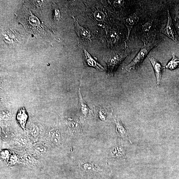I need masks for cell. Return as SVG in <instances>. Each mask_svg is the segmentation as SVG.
<instances>
[{
    "label": "cell",
    "instance_id": "cell-1",
    "mask_svg": "<svg viewBox=\"0 0 179 179\" xmlns=\"http://www.w3.org/2000/svg\"><path fill=\"white\" fill-rule=\"evenodd\" d=\"M128 49L124 51L111 52L105 56L103 60L107 64L108 67L107 77H112L119 65L130 54Z\"/></svg>",
    "mask_w": 179,
    "mask_h": 179
},
{
    "label": "cell",
    "instance_id": "cell-2",
    "mask_svg": "<svg viewBox=\"0 0 179 179\" xmlns=\"http://www.w3.org/2000/svg\"><path fill=\"white\" fill-rule=\"evenodd\" d=\"M156 45V43L155 41L150 42L147 44L145 43L133 60L128 65L124 67V69L130 72L137 69L141 64L145 58L148 56L150 51Z\"/></svg>",
    "mask_w": 179,
    "mask_h": 179
},
{
    "label": "cell",
    "instance_id": "cell-3",
    "mask_svg": "<svg viewBox=\"0 0 179 179\" xmlns=\"http://www.w3.org/2000/svg\"><path fill=\"white\" fill-rule=\"evenodd\" d=\"M24 12L22 14L24 16L23 19V23L25 27L27 28L28 30L32 32L34 35L41 36L42 32L43 34L44 31L43 27L41 26L39 20L36 17L32 15L30 11L25 9L23 11Z\"/></svg>",
    "mask_w": 179,
    "mask_h": 179
},
{
    "label": "cell",
    "instance_id": "cell-4",
    "mask_svg": "<svg viewBox=\"0 0 179 179\" xmlns=\"http://www.w3.org/2000/svg\"><path fill=\"white\" fill-rule=\"evenodd\" d=\"M168 17L166 26L165 28L162 30L161 32L174 42L177 43L179 41V38L173 25L170 12L168 10Z\"/></svg>",
    "mask_w": 179,
    "mask_h": 179
},
{
    "label": "cell",
    "instance_id": "cell-5",
    "mask_svg": "<svg viewBox=\"0 0 179 179\" xmlns=\"http://www.w3.org/2000/svg\"><path fill=\"white\" fill-rule=\"evenodd\" d=\"M82 79H81L80 87L78 92L79 98V110L81 117L83 119H87L92 116L93 114L92 111L86 104L85 101L82 97L81 93V87L82 86Z\"/></svg>",
    "mask_w": 179,
    "mask_h": 179
},
{
    "label": "cell",
    "instance_id": "cell-6",
    "mask_svg": "<svg viewBox=\"0 0 179 179\" xmlns=\"http://www.w3.org/2000/svg\"><path fill=\"white\" fill-rule=\"evenodd\" d=\"M147 57L153 67L157 80V85L160 84L163 73V67L161 62L159 61L152 56L149 55Z\"/></svg>",
    "mask_w": 179,
    "mask_h": 179
},
{
    "label": "cell",
    "instance_id": "cell-7",
    "mask_svg": "<svg viewBox=\"0 0 179 179\" xmlns=\"http://www.w3.org/2000/svg\"><path fill=\"white\" fill-rule=\"evenodd\" d=\"M74 31L79 38L85 41H90L91 35L90 31L88 29L80 26L78 24V19L74 18Z\"/></svg>",
    "mask_w": 179,
    "mask_h": 179
},
{
    "label": "cell",
    "instance_id": "cell-8",
    "mask_svg": "<svg viewBox=\"0 0 179 179\" xmlns=\"http://www.w3.org/2000/svg\"><path fill=\"white\" fill-rule=\"evenodd\" d=\"M84 53L85 64L86 66L94 67L100 71H104V68L92 57L85 49L84 50Z\"/></svg>",
    "mask_w": 179,
    "mask_h": 179
},
{
    "label": "cell",
    "instance_id": "cell-9",
    "mask_svg": "<svg viewBox=\"0 0 179 179\" xmlns=\"http://www.w3.org/2000/svg\"><path fill=\"white\" fill-rule=\"evenodd\" d=\"M96 111L100 119L105 120L107 117V115L112 114L113 110L111 106L109 105H101L96 108Z\"/></svg>",
    "mask_w": 179,
    "mask_h": 179
},
{
    "label": "cell",
    "instance_id": "cell-10",
    "mask_svg": "<svg viewBox=\"0 0 179 179\" xmlns=\"http://www.w3.org/2000/svg\"><path fill=\"white\" fill-rule=\"evenodd\" d=\"M139 20V17L137 14L134 13L129 16L124 20L125 25L127 27L128 29V35L127 37V42L129 39L131 31L133 26Z\"/></svg>",
    "mask_w": 179,
    "mask_h": 179
},
{
    "label": "cell",
    "instance_id": "cell-11",
    "mask_svg": "<svg viewBox=\"0 0 179 179\" xmlns=\"http://www.w3.org/2000/svg\"><path fill=\"white\" fill-rule=\"evenodd\" d=\"M114 121L115 124L116 130L117 133L120 136L126 138L129 140L128 138L129 134L128 130L124 127L121 122L116 117L114 118Z\"/></svg>",
    "mask_w": 179,
    "mask_h": 179
},
{
    "label": "cell",
    "instance_id": "cell-12",
    "mask_svg": "<svg viewBox=\"0 0 179 179\" xmlns=\"http://www.w3.org/2000/svg\"><path fill=\"white\" fill-rule=\"evenodd\" d=\"M80 168L84 172L88 174H93L98 171V168L92 163L87 162H81L80 163Z\"/></svg>",
    "mask_w": 179,
    "mask_h": 179
},
{
    "label": "cell",
    "instance_id": "cell-13",
    "mask_svg": "<svg viewBox=\"0 0 179 179\" xmlns=\"http://www.w3.org/2000/svg\"><path fill=\"white\" fill-rule=\"evenodd\" d=\"M27 118L28 115L25 109H21L19 110L17 115V119L19 124L24 129L25 128Z\"/></svg>",
    "mask_w": 179,
    "mask_h": 179
},
{
    "label": "cell",
    "instance_id": "cell-14",
    "mask_svg": "<svg viewBox=\"0 0 179 179\" xmlns=\"http://www.w3.org/2000/svg\"><path fill=\"white\" fill-rule=\"evenodd\" d=\"M111 156L113 158L118 159H124L125 151L123 148L120 146H116L112 150Z\"/></svg>",
    "mask_w": 179,
    "mask_h": 179
},
{
    "label": "cell",
    "instance_id": "cell-15",
    "mask_svg": "<svg viewBox=\"0 0 179 179\" xmlns=\"http://www.w3.org/2000/svg\"><path fill=\"white\" fill-rule=\"evenodd\" d=\"M172 59L166 66V69L170 70L176 69L179 66V59L176 57L174 52L172 53Z\"/></svg>",
    "mask_w": 179,
    "mask_h": 179
},
{
    "label": "cell",
    "instance_id": "cell-16",
    "mask_svg": "<svg viewBox=\"0 0 179 179\" xmlns=\"http://www.w3.org/2000/svg\"><path fill=\"white\" fill-rule=\"evenodd\" d=\"M33 148L35 152L40 154H45L47 151V149L44 145L41 143H38L34 145Z\"/></svg>",
    "mask_w": 179,
    "mask_h": 179
},
{
    "label": "cell",
    "instance_id": "cell-17",
    "mask_svg": "<svg viewBox=\"0 0 179 179\" xmlns=\"http://www.w3.org/2000/svg\"><path fill=\"white\" fill-rule=\"evenodd\" d=\"M27 143V140L26 137L23 136L18 137L16 140L15 144L17 146L20 147H25Z\"/></svg>",
    "mask_w": 179,
    "mask_h": 179
},
{
    "label": "cell",
    "instance_id": "cell-18",
    "mask_svg": "<svg viewBox=\"0 0 179 179\" xmlns=\"http://www.w3.org/2000/svg\"><path fill=\"white\" fill-rule=\"evenodd\" d=\"M69 125L70 129L74 131H78L80 128L79 124L73 121H70L69 123Z\"/></svg>",
    "mask_w": 179,
    "mask_h": 179
},
{
    "label": "cell",
    "instance_id": "cell-19",
    "mask_svg": "<svg viewBox=\"0 0 179 179\" xmlns=\"http://www.w3.org/2000/svg\"><path fill=\"white\" fill-rule=\"evenodd\" d=\"M94 16L96 20L99 21H102L105 19V16L102 12L97 11L94 13Z\"/></svg>",
    "mask_w": 179,
    "mask_h": 179
},
{
    "label": "cell",
    "instance_id": "cell-20",
    "mask_svg": "<svg viewBox=\"0 0 179 179\" xmlns=\"http://www.w3.org/2000/svg\"><path fill=\"white\" fill-rule=\"evenodd\" d=\"M23 159L25 162L29 164H33L34 163L33 158L28 154H26L24 155Z\"/></svg>",
    "mask_w": 179,
    "mask_h": 179
},
{
    "label": "cell",
    "instance_id": "cell-21",
    "mask_svg": "<svg viewBox=\"0 0 179 179\" xmlns=\"http://www.w3.org/2000/svg\"><path fill=\"white\" fill-rule=\"evenodd\" d=\"M30 132L32 136L36 137L38 134V128L36 126L33 125L31 128Z\"/></svg>",
    "mask_w": 179,
    "mask_h": 179
},
{
    "label": "cell",
    "instance_id": "cell-22",
    "mask_svg": "<svg viewBox=\"0 0 179 179\" xmlns=\"http://www.w3.org/2000/svg\"><path fill=\"white\" fill-rule=\"evenodd\" d=\"M152 27V24L151 22H147L143 26V31L145 33L148 32L151 29Z\"/></svg>",
    "mask_w": 179,
    "mask_h": 179
},
{
    "label": "cell",
    "instance_id": "cell-23",
    "mask_svg": "<svg viewBox=\"0 0 179 179\" xmlns=\"http://www.w3.org/2000/svg\"><path fill=\"white\" fill-rule=\"evenodd\" d=\"M51 139L52 142L56 145H60L61 143V139L51 135Z\"/></svg>",
    "mask_w": 179,
    "mask_h": 179
},
{
    "label": "cell",
    "instance_id": "cell-24",
    "mask_svg": "<svg viewBox=\"0 0 179 179\" xmlns=\"http://www.w3.org/2000/svg\"><path fill=\"white\" fill-rule=\"evenodd\" d=\"M123 2V1H115L114 2V4L115 7H120L122 5Z\"/></svg>",
    "mask_w": 179,
    "mask_h": 179
}]
</instances>
